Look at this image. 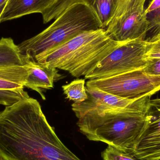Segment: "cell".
<instances>
[{"label": "cell", "instance_id": "3", "mask_svg": "<svg viewBox=\"0 0 160 160\" xmlns=\"http://www.w3.org/2000/svg\"><path fill=\"white\" fill-rule=\"evenodd\" d=\"M124 43L112 39L105 29L100 28L81 33L33 61L48 67L67 71L76 78L85 77Z\"/></svg>", "mask_w": 160, "mask_h": 160}, {"label": "cell", "instance_id": "2", "mask_svg": "<svg viewBox=\"0 0 160 160\" xmlns=\"http://www.w3.org/2000/svg\"><path fill=\"white\" fill-rule=\"evenodd\" d=\"M151 96L141 98L126 109L93 108L76 114L80 132L92 141L101 142L132 153L146 123Z\"/></svg>", "mask_w": 160, "mask_h": 160}, {"label": "cell", "instance_id": "18", "mask_svg": "<svg viewBox=\"0 0 160 160\" xmlns=\"http://www.w3.org/2000/svg\"><path fill=\"white\" fill-rule=\"evenodd\" d=\"M146 42V51L144 55V60L148 61L160 59V34Z\"/></svg>", "mask_w": 160, "mask_h": 160}, {"label": "cell", "instance_id": "8", "mask_svg": "<svg viewBox=\"0 0 160 160\" xmlns=\"http://www.w3.org/2000/svg\"><path fill=\"white\" fill-rule=\"evenodd\" d=\"M144 6L126 16L112 20L105 30L108 35L119 42L145 40L148 27Z\"/></svg>", "mask_w": 160, "mask_h": 160}, {"label": "cell", "instance_id": "21", "mask_svg": "<svg viewBox=\"0 0 160 160\" xmlns=\"http://www.w3.org/2000/svg\"><path fill=\"white\" fill-rule=\"evenodd\" d=\"M126 1V0H113L114 8V15L117 12V11L121 7V6Z\"/></svg>", "mask_w": 160, "mask_h": 160}, {"label": "cell", "instance_id": "24", "mask_svg": "<svg viewBox=\"0 0 160 160\" xmlns=\"http://www.w3.org/2000/svg\"><path fill=\"white\" fill-rule=\"evenodd\" d=\"M0 160H4L2 158H1V157H0Z\"/></svg>", "mask_w": 160, "mask_h": 160}, {"label": "cell", "instance_id": "12", "mask_svg": "<svg viewBox=\"0 0 160 160\" xmlns=\"http://www.w3.org/2000/svg\"><path fill=\"white\" fill-rule=\"evenodd\" d=\"M24 65L18 45L10 38L0 39V66Z\"/></svg>", "mask_w": 160, "mask_h": 160}, {"label": "cell", "instance_id": "17", "mask_svg": "<svg viewBox=\"0 0 160 160\" xmlns=\"http://www.w3.org/2000/svg\"><path fill=\"white\" fill-rule=\"evenodd\" d=\"M102 157L103 160H141L132 153L124 152L109 145L102 153Z\"/></svg>", "mask_w": 160, "mask_h": 160}, {"label": "cell", "instance_id": "15", "mask_svg": "<svg viewBox=\"0 0 160 160\" xmlns=\"http://www.w3.org/2000/svg\"><path fill=\"white\" fill-rule=\"evenodd\" d=\"M95 12L101 24L102 28L105 29L113 17V0H97Z\"/></svg>", "mask_w": 160, "mask_h": 160}, {"label": "cell", "instance_id": "6", "mask_svg": "<svg viewBox=\"0 0 160 160\" xmlns=\"http://www.w3.org/2000/svg\"><path fill=\"white\" fill-rule=\"evenodd\" d=\"M146 48L145 40H132L123 43L102 60L85 78H107L143 69L148 63L143 59Z\"/></svg>", "mask_w": 160, "mask_h": 160}, {"label": "cell", "instance_id": "11", "mask_svg": "<svg viewBox=\"0 0 160 160\" xmlns=\"http://www.w3.org/2000/svg\"><path fill=\"white\" fill-rule=\"evenodd\" d=\"M28 76L26 66H0V89L23 88Z\"/></svg>", "mask_w": 160, "mask_h": 160}, {"label": "cell", "instance_id": "22", "mask_svg": "<svg viewBox=\"0 0 160 160\" xmlns=\"http://www.w3.org/2000/svg\"><path fill=\"white\" fill-rule=\"evenodd\" d=\"M7 2L8 1H7V2H5L3 3L2 4L0 5V17H1V15H2L4 9L6 5Z\"/></svg>", "mask_w": 160, "mask_h": 160}, {"label": "cell", "instance_id": "10", "mask_svg": "<svg viewBox=\"0 0 160 160\" xmlns=\"http://www.w3.org/2000/svg\"><path fill=\"white\" fill-rule=\"evenodd\" d=\"M56 0H8L0 17V23L32 13L41 14Z\"/></svg>", "mask_w": 160, "mask_h": 160}, {"label": "cell", "instance_id": "1", "mask_svg": "<svg viewBox=\"0 0 160 160\" xmlns=\"http://www.w3.org/2000/svg\"><path fill=\"white\" fill-rule=\"evenodd\" d=\"M0 157L4 160H81L63 144L35 99L0 111Z\"/></svg>", "mask_w": 160, "mask_h": 160}, {"label": "cell", "instance_id": "16", "mask_svg": "<svg viewBox=\"0 0 160 160\" xmlns=\"http://www.w3.org/2000/svg\"><path fill=\"white\" fill-rule=\"evenodd\" d=\"M148 22V30L145 41L160 34V7L155 11L147 14Z\"/></svg>", "mask_w": 160, "mask_h": 160}, {"label": "cell", "instance_id": "7", "mask_svg": "<svg viewBox=\"0 0 160 160\" xmlns=\"http://www.w3.org/2000/svg\"><path fill=\"white\" fill-rule=\"evenodd\" d=\"M132 153L141 160H160V98L149 101L145 125Z\"/></svg>", "mask_w": 160, "mask_h": 160}, {"label": "cell", "instance_id": "9", "mask_svg": "<svg viewBox=\"0 0 160 160\" xmlns=\"http://www.w3.org/2000/svg\"><path fill=\"white\" fill-rule=\"evenodd\" d=\"M28 71L24 87L37 92L43 100L46 99L43 91L53 88L54 82L61 78L57 69L40 64L33 61L23 60Z\"/></svg>", "mask_w": 160, "mask_h": 160}, {"label": "cell", "instance_id": "19", "mask_svg": "<svg viewBox=\"0 0 160 160\" xmlns=\"http://www.w3.org/2000/svg\"><path fill=\"white\" fill-rule=\"evenodd\" d=\"M148 64L143 69L144 73L151 76H160V59L148 61Z\"/></svg>", "mask_w": 160, "mask_h": 160}, {"label": "cell", "instance_id": "4", "mask_svg": "<svg viewBox=\"0 0 160 160\" xmlns=\"http://www.w3.org/2000/svg\"><path fill=\"white\" fill-rule=\"evenodd\" d=\"M101 24L94 10L85 4H76L38 34L18 45L22 60L38 56L66 43L86 31L97 30Z\"/></svg>", "mask_w": 160, "mask_h": 160}, {"label": "cell", "instance_id": "13", "mask_svg": "<svg viewBox=\"0 0 160 160\" xmlns=\"http://www.w3.org/2000/svg\"><path fill=\"white\" fill-rule=\"evenodd\" d=\"M97 2V0H56L54 4L42 13L43 22L47 23L56 19L67 9L76 4L87 5L95 12Z\"/></svg>", "mask_w": 160, "mask_h": 160}, {"label": "cell", "instance_id": "20", "mask_svg": "<svg viewBox=\"0 0 160 160\" xmlns=\"http://www.w3.org/2000/svg\"><path fill=\"white\" fill-rule=\"evenodd\" d=\"M160 7V0H152L146 9H144L146 14L157 10Z\"/></svg>", "mask_w": 160, "mask_h": 160}, {"label": "cell", "instance_id": "23", "mask_svg": "<svg viewBox=\"0 0 160 160\" xmlns=\"http://www.w3.org/2000/svg\"><path fill=\"white\" fill-rule=\"evenodd\" d=\"M8 1V0H0V5L2 4L3 3L5 2Z\"/></svg>", "mask_w": 160, "mask_h": 160}, {"label": "cell", "instance_id": "5", "mask_svg": "<svg viewBox=\"0 0 160 160\" xmlns=\"http://www.w3.org/2000/svg\"><path fill=\"white\" fill-rule=\"evenodd\" d=\"M86 87L93 88L129 99L152 96L160 90V76H151L143 69L112 77L89 79Z\"/></svg>", "mask_w": 160, "mask_h": 160}, {"label": "cell", "instance_id": "14", "mask_svg": "<svg viewBox=\"0 0 160 160\" xmlns=\"http://www.w3.org/2000/svg\"><path fill=\"white\" fill-rule=\"evenodd\" d=\"M85 80H75L69 84L62 86L64 93L67 98L75 103H80L87 99L88 95L85 87Z\"/></svg>", "mask_w": 160, "mask_h": 160}]
</instances>
